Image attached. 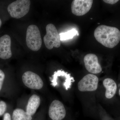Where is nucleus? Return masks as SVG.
Listing matches in <instances>:
<instances>
[{
  "instance_id": "23",
  "label": "nucleus",
  "mask_w": 120,
  "mask_h": 120,
  "mask_svg": "<svg viewBox=\"0 0 120 120\" xmlns=\"http://www.w3.org/2000/svg\"></svg>"
},
{
  "instance_id": "13",
  "label": "nucleus",
  "mask_w": 120,
  "mask_h": 120,
  "mask_svg": "<svg viewBox=\"0 0 120 120\" xmlns=\"http://www.w3.org/2000/svg\"><path fill=\"white\" fill-rule=\"evenodd\" d=\"M40 97L37 94H33L30 97L26 107V112L31 116L37 112L41 104Z\"/></svg>"
},
{
  "instance_id": "8",
  "label": "nucleus",
  "mask_w": 120,
  "mask_h": 120,
  "mask_svg": "<svg viewBox=\"0 0 120 120\" xmlns=\"http://www.w3.org/2000/svg\"><path fill=\"white\" fill-rule=\"evenodd\" d=\"M46 34L43 38V41L46 48L52 49L54 47H60L61 41L56 26L52 24H49L46 27Z\"/></svg>"
},
{
  "instance_id": "2",
  "label": "nucleus",
  "mask_w": 120,
  "mask_h": 120,
  "mask_svg": "<svg viewBox=\"0 0 120 120\" xmlns=\"http://www.w3.org/2000/svg\"><path fill=\"white\" fill-rule=\"evenodd\" d=\"M52 85L61 92L65 98L72 102L75 93V79L71 73L64 70L55 71L52 77Z\"/></svg>"
},
{
  "instance_id": "4",
  "label": "nucleus",
  "mask_w": 120,
  "mask_h": 120,
  "mask_svg": "<svg viewBox=\"0 0 120 120\" xmlns=\"http://www.w3.org/2000/svg\"><path fill=\"white\" fill-rule=\"evenodd\" d=\"M94 35L98 41L109 48L116 47L120 41V30L114 27L99 26L95 30Z\"/></svg>"
},
{
  "instance_id": "22",
  "label": "nucleus",
  "mask_w": 120,
  "mask_h": 120,
  "mask_svg": "<svg viewBox=\"0 0 120 120\" xmlns=\"http://www.w3.org/2000/svg\"><path fill=\"white\" fill-rule=\"evenodd\" d=\"M118 83L119 84H120V82H118Z\"/></svg>"
},
{
  "instance_id": "12",
  "label": "nucleus",
  "mask_w": 120,
  "mask_h": 120,
  "mask_svg": "<svg viewBox=\"0 0 120 120\" xmlns=\"http://www.w3.org/2000/svg\"><path fill=\"white\" fill-rule=\"evenodd\" d=\"M11 37L8 35L4 34L0 38V58L7 60L11 57Z\"/></svg>"
},
{
  "instance_id": "16",
  "label": "nucleus",
  "mask_w": 120,
  "mask_h": 120,
  "mask_svg": "<svg viewBox=\"0 0 120 120\" xmlns=\"http://www.w3.org/2000/svg\"><path fill=\"white\" fill-rule=\"evenodd\" d=\"M7 108L6 103L3 101H0V116H2L4 113Z\"/></svg>"
},
{
  "instance_id": "14",
  "label": "nucleus",
  "mask_w": 120,
  "mask_h": 120,
  "mask_svg": "<svg viewBox=\"0 0 120 120\" xmlns=\"http://www.w3.org/2000/svg\"><path fill=\"white\" fill-rule=\"evenodd\" d=\"M12 120H32V116L22 109L14 110L12 116Z\"/></svg>"
},
{
  "instance_id": "5",
  "label": "nucleus",
  "mask_w": 120,
  "mask_h": 120,
  "mask_svg": "<svg viewBox=\"0 0 120 120\" xmlns=\"http://www.w3.org/2000/svg\"><path fill=\"white\" fill-rule=\"evenodd\" d=\"M48 114L51 120H72L68 116V110L62 102L58 99L52 101L49 107Z\"/></svg>"
},
{
  "instance_id": "9",
  "label": "nucleus",
  "mask_w": 120,
  "mask_h": 120,
  "mask_svg": "<svg viewBox=\"0 0 120 120\" xmlns=\"http://www.w3.org/2000/svg\"><path fill=\"white\" fill-rule=\"evenodd\" d=\"M22 80L26 87L32 90H41L44 85L41 77L31 71H27L24 72L22 75Z\"/></svg>"
},
{
  "instance_id": "6",
  "label": "nucleus",
  "mask_w": 120,
  "mask_h": 120,
  "mask_svg": "<svg viewBox=\"0 0 120 120\" xmlns=\"http://www.w3.org/2000/svg\"><path fill=\"white\" fill-rule=\"evenodd\" d=\"M26 43L28 48L32 51H38L42 44L40 30L36 25H30L26 31Z\"/></svg>"
},
{
  "instance_id": "20",
  "label": "nucleus",
  "mask_w": 120,
  "mask_h": 120,
  "mask_svg": "<svg viewBox=\"0 0 120 120\" xmlns=\"http://www.w3.org/2000/svg\"><path fill=\"white\" fill-rule=\"evenodd\" d=\"M117 95L120 98V84L118 83V89L117 91Z\"/></svg>"
},
{
  "instance_id": "1",
  "label": "nucleus",
  "mask_w": 120,
  "mask_h": 120,
  "mask_svg": "<svg viewBox=\"0 0 120 120\" xmlns=\"http://www.w3.org/2000/svg\"><path fill=\"white\" fill-rule=\"evenodd\" d=\"M99 79L88 73L76 82L75 92L82 105L85 116L99 120L97 94Z\"/></svg>"
},
{
  "instance_id": "15",
  "label": "nucleus",
  "mask_w": 120,
  "mask_h": 120,
  "mask_svg": "<svg viewBox=\"0 0 120 120\" xmlns=\"http://www.w3.org/2000/svg\"><path fill=\"white\" fill-rule=\"evenodd\" d=\"M78 31L75 28H73L67 32L60 33V41H65L73 38L75 36L79 35Z\"/></svg>"
},
{
  "instance_id": "10",
  "label": "nucleus",
  "mask_w": 120,
  "mask_h": 120,
  "mask_svg": "<svg viewBox=\"0 0 120 120\" xmlns=\"http://www.w3.org/2000/svg\"><path fill=\"white\" fill-rule=\"evenodd\" d=\"M83 61L85 68L89 73L97 75L102 72V67L99 62L98 57L95 54H86L84 57Z\"/></svg>"
},
{
  "instance_id": "18",
  "label": "nucleus",
  "mask_w": 120,
  "mask_h": 120,
  "mask_svg": "<svg viewBox=\"0 0 120 120\" xmlns=\"http://www.w3.org/2000/svg\"><path fill=\"white\" fill-rule=\"evenodd\" d=\"M105 3L107 4H114L117 3L119 1L118 0H103Z\"/></svg>"
},
{
  "instance_id": "11",
  "label": "nucleus",
  "mask_w": 120,
  "mask_h": 120,
  "mask_svg": "<svg viewBox=\"0 0 120 120\" xmlns=\"http://www.w3.org/2000/svg\"><path fill=\"white\" fill-rule=\"evenodd\" d=\"M92 0H74L72 3V12L74 15L81 16L90 11L93 4Z\"/></svg>"
},
{
  "instance_id": "19",
  "label": "nucleus",
  "mask_w": 120,
  "mask_h": 120,
  "mask_svg": "<svg viewBox=\"0 0 120 120\" xmlns=\"http://www.w3.org/2000/svg\"><path fill=\"white\" fill-rule=\"evenodd\" d=\"M3 120H11L10 114L8 113H6L5 114Z\"/></svg>"
},
{
  "instance_id": "3",
  "label": "nucleus",
  "mask_w": 120,
  "mask_h": 120,
  "mask_svg": "<svg viewBox=\"0 0 120 120\" xmlns=\"http://www.w3.org/2000/svg\"><path fill=\"white\" fill-rule=\"evenodd\" d=\"M118 89V82L112 77L99 79L97 94L98 103L101 105H112L116 101Z\"/></svg>"
},
{
  "instance_id": "21",
  "label": "nucleus",
  "mask_w": 120,
  "mask_h": 120,
  "mask_svg": "<svg viewBox=\"0 0 120 120\" xmlns=\"http://www.w3.org/2000/svg\"><path fill=\"white\" fill-rule=\"evenodd\" d=\"M2 21H1V19H0V28L1 27V26H2Z\"/></svg>"
},
{
  "instance_id": "7",
  "label": "nucleus",
  "mask_w": 120,
  "mask_h": 120,
  "mask_svg": "<svg viewBox=\"0 0 120 120\" xmlns=\"http://www.w3.org/2000/svg\"><path fill=\"white\" fill-rule=\"evenodd\" d=\"M30 3V1L29 0L15 1L9 5L7 11L11 17L15 19H20L28 13Z\"/></svg>"
},
{
  "instance_id": "17",
  "label": "nucleus",
  "mask_w": 120,
  "mask_h": 120,
  "mask_svg": "<svg viewBox=\"0 0 120 120\" xmlns=\"http://www.w3.org/2000/svg\"><path fill=\"white\" fill-rule=\"evenodd\" d=\"M5 78V75L4 72L0 69V91L2 88L3 83Z\"/></svg>"
}]
</instances>
